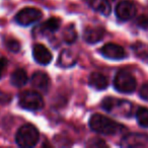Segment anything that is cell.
I'll use <instances>...</instances> for the list:
<instances>
[{
	"label": "cell",
	"mask_w": 148,
	"mask_h": 148,
	"mask_svg": "<svg viewBox=\"0 0 148 148\" xmlns=\"http://www.w3.org/2000/svg\"><path fill=\"white\" fill-rule=\"evenodd\" d=\"M89 126L95 132L105 135H115L125 128L106 116L95 114L89 120Z\"/></svg>",
	"instance_id": "6da1fadb"
},
{
	"label": "cell",
	"mask_w": 148,
	"mask_h": 148,
	"mask_svg": "<svg viewBox=\"0 0 148 148\" xmlns=\"http://www.w3.org/2000/svg\"><path fill=\"white\" fill-rule=\"evenodd\" d=\"M40 138V134L38 129L34 125L27 124L18 129L15 136V141L17 145L21 147L29 148L35 146L38 143Z\"/></svg>",
	"instance_id": "7a4b0ae2"
},
{
	"label": "cell",
	"mask_w": 148,
	"mask_h": 148,
	"mask_svg": "<svg viewBox=\"0 0 148 148\" xmlns=\"http://www.w3.org/2000/svg\"><path fill=\"white\" fill-rule=\"evenodd\" d=\"M101 106H103V109L109 113L124 116V117L130 116L132 112V105L129 101L111 97H105L101 103Z\"/></svg>",
	"instance_id": "3957f363"
},
{
	"label": "cell",
	"mask_w": 148,
	"mask_h": 148,
	"mask_svg": "<svg viewBox=\"0 0 148 148\" xmlns=\"http://www.w3.org/2000/svg\"><path fill=\"white\" fill-rule=\"evenodd\" d=\"M136 85H137V82H136L135 77L126 70H121L118 72L114 79V86L120 92H133L136 88Z\"/></svg>",
	"instance_id": "277c9868"
},
{
	"label": "cell",
	"mask_w": 148,
	"mask_h": 148,
	"mask_svg": "<svg viewBox=\"0 0 148 148\" xmlns=\"http://www.w3.org/2000/svg\"><path fill=\"white\" fill-rule=\"evenodd\" d=\"M19 106L29 111H39L44 108V99L38 91L25 90L19 95Z\"/></svg>",
	"instance_id": "5b68a950"
},
{
	"label": "cell",
	"mask_w": 148,
	"mask_h": 148,
	"mask_svg": "<svg viewBox=\"0 0 148 148\" xmlns=\"http://www.w3.org/2000/svg\"><path fill=\"white\" fill-rule=\"evenodd\" d=\"M42 16L43 13L40 9L35 7H25L17 12V14L15 15V21L18 25L27 27L38 21L40 18H42Z\"/></svg>",
	"instance_id": "8992f818"
},
{
	"label": "cell",
	"mask_w": 148,
	"mask_h": 148,
	"mask_svg": "<svg viewBox=\"0 0 148 148\" xmlns=\"http://www.w3.org/2000/svg\"><path fill=\"white\" fill-rule=\"evenodd\" d=\"M136 14V6L132 1L125 0L118 3L116 6V15L120 21H127L133 18Z\"/></svg>",
	"instance_id": "52a82bcc"
},
{
	"label": "cell",
	"mask_w": 148,
	"mask_h": 148,
	"mask_svg": "<svg viewBox=\"0 0 148 148\" xmlns=\"http://www.w3.org/2000/svg\"><path fill=\"white\" fill-rule=\"evenodd\" d=\"M32 85L36 90L47 92L51 86V79L47 73L43 71H37L32 76Z\"/></svg>",
	"instance_id": "ba28073f"
},
{
	"label": "cell",
	"mask_w": 148,
	"mask_h": 148,
	"mask_svg": "<svg viewBox=\"0 0 148 148\" xmlns=\"http://www.w3.org/2000/svg\"><path fill=\"white\" fill-rule=\"evenodd\" d=\"M99 52L106 58L113 60H121L126 57V52L124 48L114 43L106 44L105 46L101 48Z\"/></svg>",
	"instance_id": "9c48e42d"
},
{
	"label": "cell",
	"mask_w": 148,
	"mask_h": 148,
	"mask_svg": "<svg viewBox=\"0 0 148 148\" xmlns=\"http://www.w3.org/2000/svg\"><path fill=\"white\" fill-rule=\"evenodd\" d=\"M33 56L34 59L42 65H48L53 59L52 53L49 51L47 47L42 44H36L33 48Z\"/></svg>",
	"instance_id": "30bf717a"
},
{
	"label": "cell",
	"mask_w": 148,
	"mask_h": 148,
	"mask_svg": "<svg viewBox=\"0 0 148 148\" xmlns=\"http://www.w3.org/2000/svg\"><path fill=\"white\" fill-rule=\"evenodd\" d=\"M148 143V135L139 133L128 134L122 139L121 146L123 147H138Z\"/></svg>",
	"instance_id": "8fae6325"
},
{
	"label": "cell",
	"mask_w": 148,
	"mask_h": 148,
	"mask_svg": "<svg viewBox=\"0 0 148 148\" xmlns=\"http://www.w3.org/2000/svg\"><path fill=\"white\" fill-rule=\"evenodd\" d=\"M105 36V29L101 27H87L83 33V39L89 44H95L101 41Z\"/></svg>",
	"instance_id": "7c38bea8"
},
{
	"label": "cell",
	"mask_w": 148,
	"mask_h": 148,
	"mask_svg": "<svg viewBox=\"0 0 148 148\" xmlns=\"http://www.w3.org/2000/svg\"><path fill=\"white\" fill-rule=\"evenodd\" d=\"M77 62L76 54L72 52L71 50H63L60 53L59 58H58V65L63 68H69L75 65Z\"/></svg>",
	"instance_id": "4fadbf2b"
},
{
	"label": "cell",
	"mask_w": 148,
	"mask_h": 148,
	"mask_svg": "<svg viewBox=\"0 0 148 148\" xmlns=\"http://www.w3.org/2000/svg\"><path fill=\"white\" fill-rule=\"evenodd\" d=\"M88 84L92 88L97 89V90H103L108 87L109 81L103 74L99 73V72H93L90 74V76L88 78Z\"/></svg>",
	"instance_id": "5bb4252c"
},
{
	"label": "cell",
	"mask_w": 148,
	"mask_h": 148,
	"mask_svg": "<svg viewBox=\"0 0 148 148\" xmlns=\"http://www.w3.org/2000/svg\"><path fill=\"white\" fill-rule=\"evenodd\" d=\"M88 5L95 11L103 15H109L111 13V4L108 0H86Z\"/></svg>",
	"instance_id": "9a60e30c"
},
{
	"label": "cell",
	"mask_w": 148,
	"mask_h": 148,
	"mask_svg": "<svg viewBox=\"0 0 148 148\" xmlns=\"http://www.w3.org/2000/svg\"><path fill=\"white\" fill-rule=\"evenodd\" d=\"M27 82V74L25 70L17 69L11 75V83L16 87H21Z\"/></svg>",
	"instance_id": "2e32d148"
},
{
	"label": "cell",
	"mask_w": 148,
	"mask_h": 148,
	"mask_svg": "<svg viewBox=\"0 0 148 148\" xmlns=\"http://www.w3.org/2000/svg\"><path fill=\"white\" fill-rule=\"evenodd\" d=\"M61 25V19L58 17H51L41 25V29L45 33H54Z\"/></svg>",
	"instance_id": "e0dca14e"
},
{
	"label": "cell",
	"mask_w": 148,
	"mask_h": 148,
	"mask_svg": "<svg viewBox=\"0 0 148 148\" xmlns=\"http://www.w3.org/2000/svg\"><path fill=\"white\" fill-rule=\"evenodd\" d=\"M76 39H77V33L74 25H68L63 32V40L67 44H72L76 41Z\"/></svg>",
	"instance_id": "ac0fdd59"
},
{
	"label": "cell",
	"mask_w": 148,
	"mask_h": 148,
	"mask_svg": "<svg viewBox=\"0 0 148 148\" xmlns=\"http://www.w3.org/2000/svg\"><path fill=\"white\" fill-rule=\"evenodd\" d=\"M136 119L139 125L143 128H148V109L140 108L136 113Z\"/></svg>",
	"instance_id": "d6986e66"
},
{
	"label": "cell",
	"mask_w": 148,
	"mask_h": 148,
	"mask_svg": "<svg viewBox=\"0 0 148 148\" xmlns=\"http://www.w3.org/2000/svg\"><path fill=\"white\" fill-rule=\"evenodd\" d=\"M5 46L12 53H17L21 50V44H19V42L15 39H11V38L5 40Z\"/></svg>",
	"instance_id": "ffe728a7"
},
{
	"label": "cell",
	"mask_w": 148,
	"mask_h": 148,
	"mask_svg": "<svg viewBox=\"0 0 148 148\" xmlns=\"http://www.w3.org/2000/svg\"><path fill=\"white\" fill-rule=\"evenodd\" d=\"M136 23H137L138 27H141V29H148V15H145V14L140 15L137 18V21H136Z\"/></svg>",
	"instance_id": "44dd1931"
},
{
	"label": "cell",
	"mask_w": 148,
	"mask_h": 148,
	"mask_svg": "<svg viewBox=\"0 0 148 148\" xmlns=\"http://www.w3.org/2000/svg\"><path fill=\"white\" fill-rule=\"evenodd\" d=\"M87 145L90 146V147H107L108 146L107 143L101 139H92L90 140V142Z\"/></svg>",
	"instance_id": "7402d4cb"
},
{
	"label": "cell",
	"mask_w": 148,
	"mask_h": 148,
	"mask_svg": "<svg viewBox=\"0 0 148 148\" xmlns=\"http://www.w3.org/2000/svg\"><path fill=\"white\" fill-rule=\"evenodd\" d=\"M139 95L144 99V101H148V84H144L140 89Z\"/></svg>",
	"instance_id": "603a6c76"
},
{
	"label": "cell",
	"mask_w": 148,
	"mask_h": 148,
	"mask_svg": "<svg viewBox=\"0 0 148 148\" xmlns=\"http://www.w3.org/2000/svg\"><path fill=\"white\" fill-rule=\"evenodd\" d=\"M7 63H8V62H7V60L5 59V58H0V78L2 76V74H3V72H4Z\"/></svg>",
	"instance_id": "cb8c5ba5"
},
{
	"label": "cell",
	"mask_w": 148,
	"mask_h": 148,
	"mask_svg": "<svg viewBox=\"0 0 148 148\" xmlns=\"http://www.w3.org/2000/svg\"><path fill=\"white\" fill-rule=\"evenodd\" d=\"M11 99V97L9 95H7V93L3 92V91L0 90V103H7V101H9Z\"/></svg>",
	"instance_id": "d4e9b609"
}]
</instances>
